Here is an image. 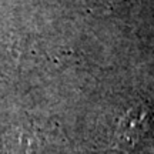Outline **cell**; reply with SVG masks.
<instances>
[{"instance_id":"cell-2","label":"cell","mask_w":154,"mask_h":154,"mask_svg":"<svg viewBox=\"0 0 154 154\" xmlns=\"http://www.w3.org/2000/svg\"><path fill=\"white\" fill-rule=\"evenodd\" d=\"M42 146V134L34 126L17 127L16 131L10 134L9 149L10 154H34V151Z\"/></svg>"},{"instance_id":"cell-1","label":"cell","mask_w":154,"mask_h":154,"mask_svg":"<svg viewBox=\"0 0 154 154\" xmlns=\"http://www.w3.org/2000/svg\"><path fill=\"white\" fill-rule=\"evenodd\" d=\"M149 127V110L144 106H136L120 120L114 136V143L120 149L133 147L144 136Z\"/></svg>"},{"instance_id":"cell-3","label":"cell","mask_w":154,"mask_h":154,"mask_svg":"<svg viewBox=\"0 0 154 154\" xmlns=\"http://www.w3.org/2000/svg\"><path fill=\"white\" fill-rule=\"evenodd\" d=\"M82 2H84V0H82Z\"/></svg>"}]
</instances>
